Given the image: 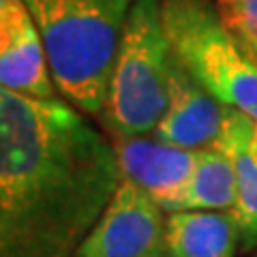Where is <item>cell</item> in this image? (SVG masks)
<instances>
[{"label":"cell","instance_id":"6da1fadb","mask_svg":"<svg viewBox=\"0 0 257 257\" xmlns=\"http://www.w3.org/2000/svg\"><path fill=\"white\" fill-rule=\"evenodd\" d=\"M120 182L84 111L0 90V257H73Z\"/></svg>","mask_w":257,"mask_h":257},{"label":"cell","instance_id":"7a4b0ae2","mask_svg":"<svg viewBox=\"0 0 257 257\" xmlns=\"http://www.w3.org/2000/svg\"><path fill=\"white\" fill-rule=\"evenodd\" d=\"M64 101L101 116L118 43L135 0H24Z\"/></svg>","mask_w":257,"mask_h":257},{"label":"cell","instance_id":"3957f363","mask_svg":"<svg viewBox=\"0 0 257 257\" xmlns=\"http://www.w3.org/2000/svg\"><path fill=\"white\" fill-rule=\"evenodd\" d=\"M176 56L161 20L159 0H135L126 18L101 118L116 138L152 133L172 90Z\"/></svg>","mask_w":257,"mask_h":257},{"label":"cell","instance_id":"277c9868","mask_svg":"<svg viewBox=\"0 0 257 257\" xmlns=\"http://www.w3.org/2000/svg\"><path fill=\"white\" fill-rule=\"evenodd\" d=\"M176 58L223 105L257 122V58L238 41L212 0H159Z\"/></svg>","mask_w":257,"mask_h":257},{"label":"cell","instance_id":"5b68a950","mask_svg":"<svg viewBox=\"0 0 257 257\" xmlns=\"http://www.w3.org/2000/svg\"><path fill=\"white\" fill-rule=\"evenodd\" d=\"M165 229L163 208L122 176L73 257H165Z\"/></svg>","mask_w":257,"mask_h":257},{"label":"cell","instance_id":"8992f818","mask_svg":"<svg viewBox=\"0 0 257 257\" xmlns=\"http://www.w3.org/2000/svg\"><path fill=\"white\" fill-rule=\"evenodd\" d=\"M114 148L122 176L144 189L163 212H180L195 172L197 150L159 142L157 138H116Z\"/></svg>","mask_w":257,"mask_h":257},{"label":"cell","instance_id":"52a82bcc","mask_svg":"<svg viewBox=\"0 0 257 257\" xmlns=\"http://www.w3.org/2000/svg\"><path fill=\"white\" fill-rule=\"evenodd\" d=\"M0 84L32 99H56L43 39L24 0L0 3Z\"/></svg>","mask_w":257,"mask_h":257},{"label":"cell","instance_id":"ba28073f","mask_svg":"<svg viewBox=\"0 0 257 257\" xmlns=\"http://www.w3.org/2000/svg\"><path fill=\"white\" fill-rule=\"evenodd\" d=\"M223 122L225 105L216 101L176 58L170 103L152 131V138L187 150H199L219 138Z\"/></svg>","mask_w":257,"mask_h":257},{"label":"cell","instance_id":"9c48e42d","mask_svg":"<svg viewBox=\"0 0 257 257\" xmlns=\"http://www.w3.org/2000/svg\"><path fill=\"white\" fill-rule=\"evenodd\" d=\"M240 240V225L231 210L170 212L165 257H234Z\"/></svg>","mask_w":257,"mask_h":257},{"label":"cell","instance_id":"30bf717a","mask_svg":"<svg viewBox=\"0 0 257 257\" xmlns=\"http://www.w3.org/2000/svg\"><path fill=\"white\" fill-rule=\"evenodd\" d=\"M219 140L234 157L238 172V197L231 212L240 225V248L246 253L257 246V122L225 105V122Z\"/></svg>","mask_w":257,"mask_h":257},{"label":"cell","instance_id":"8fae6325","mask_svg":"<svg viewBox=\"0 0 257 257\" xmlns=\"http://www.w3.org/2000/svg\"><path fill=\"white\" fill-rule=\"evenodd\" d=\"M238 197V172L231 152L216 138L197 150L195 172L182 210H231Z\"/></svg>","mask_w":257,"mask_h":257},{"label":"cell","instance_id":"7c38bea8","mask_svg":"<svg viewBox=\"0 0 257 257\" xmlns=\"http://www.w3.org/2000/svg\"><path fill=\"white\" fill-rule=\"evenodd\" d=\"M216 9L238 39L257 41V0H216Z\"/></svg>","mask_w":257,"mask_h":257},{"label":"cell","instance_id":"4fadbf2b","mask_svg":"<svg viewBox=\"0 0 257 257\" xmlns=\"http://www.w3.org/2000/svg\"><path fill=\"white\" fill-rule=\"evenodd\" d=\"M238 41L242 43V45L246 47V50L251 52V54L255 56V58H257V41H246V39H238Z\"/></svg>","mask_w":257,"mask_h":257},{"label":"cell","instance_id":"5bb4252c","mask_svg":"<svg viewBox=\"0 0 257 257\" xmlns=\"http://www.w3.org/2000/svg\"><path fill=\"white\" fill-rule=\"evenodd\" d=\"M255 257H257V255H255Z\"/></svg>","mask_w":257,"mask_h":257}]
</instances>
